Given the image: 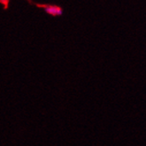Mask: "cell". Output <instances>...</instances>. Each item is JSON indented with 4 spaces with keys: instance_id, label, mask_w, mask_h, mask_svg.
Returning <instances> with one entry per match:
<instances>
[{
    "instance_id": "obj_1",
    "label": "cell",
    "mask_w": 146,
    "mask_h": 146,
    "mask_svg": "<svg viewBox=\"0 0 146 146\" xmlns=\"http://www.w3.org/2000/svg\"><path fill=\"white\" fill-rule=\"evenodd\" d=\"M44 11L46 13L51 15V16H60L63 13V10L58 5H48L44 6Z\"/></svg>"
}]
</instances>
